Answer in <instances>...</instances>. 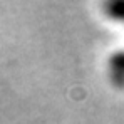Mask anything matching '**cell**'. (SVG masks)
<instances>
[{"label":"cell","instance_id":"cell-1","mask_svg":"<svg viewBox=\"0 0 124 124\" xmlns=\"http://www.w3.org/2000/svg\"><path fill=\"white\" fill-rule=\"evenodd\" d=\"M109 70H111V79L119 85H124V52H119L114 57H111Z\"/></svg>","mask_w":124,"mask_h":124},{"label":"cell","instance_id":"cell-2","mask_svg":"<svg viewBox=\"0 0 124 124\" xmlns=\"http://www.w3.org/2000/svg\"><path fill=\"white\" fill-rule=\"evenodd\" d=\"M106 12L111 19L124 22V0H116V2L106 3Z\"/></svg>","mask_w":124,"mask_h":124}]
</instances>
